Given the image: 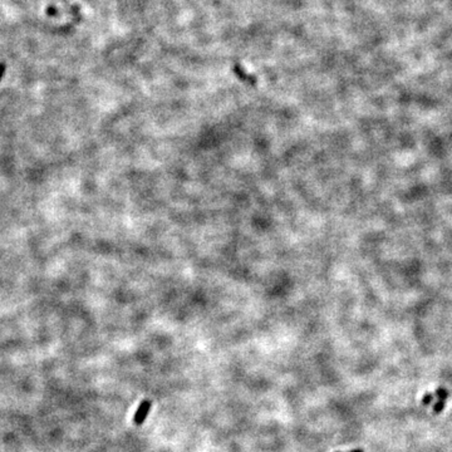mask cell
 Returning a JSON list of instances; mask_svg holds the SVG:
<instances>
[{
	"label": "cell",
	"instance_id": "6da1fadb",
	"mask_svg": "<svg viewBox=\"0 0 452 452\" xmlns=\"http://www.w3.org/2000/svg\"><path fill=\"white\" fill-rule=\"evenodd\" d=\"M151 406H152V403H151V401H148V399H145V401L141 402L137 411H136L135 417H133V421H135V423L137 424V426H141V424L145 422L146 417H147L148 412H150L151 409Z\"/></svg>",
	"mask_w": 452,
	"mask_h": 452
},
{
	"label": "cell",
	"instance_id": "7a4b0ae2",
	"mask_svg": "<svg viewBox=\"0 0 452 452\" xmlns=\"http://www.w3.org/2000/svg\"><path fill=\"white\" fill-rule=\"evenodd\" d=\"M437 396H438V402H437V403L433 406L434 413H439V412L443 409L444 402H446V398H447V396H448V393H447V391L444 388H438L437 389Z\"/></svg>",
	"mask_w": 452,
	"mask_h": 452
},
{
	"label": "cell",
	"instance_id": "3957f363",
	"mask_svg": "<svg viewBox=\"0 0 452 452\" xmlns=\"http://www.w3.org/2000/svg\"><path fill=\"white\" fill-rule=\"evenodd\" d=\"M432 399H433V396H432L431 393L424 394V397H423V398H422V404H423V406H427V404L431 403Z\"/></svg>",
	"mask_w": 452,
	"mask_h": 452
},
{
	"label": "cell",
	"instance_id": "277c9868",
	"mask_svg": "<svg viewBox=\"0 0 452 452\" xmlns=\"http://www.w3.org/2000/svg\"><path fill=\"white\" fill-rule=\"evenodd\" d=\"M5 69H7V68H5V64H4V63H0V80H2V78L4 77Z\"/></svg>",
	"mask_w": 452,
	"mask_h": 452
},
{
	"label": "cell",
	"instance_id": "5b68a950",
	"mask_svg": "<svg viewBox=\"0 0 452 452\" xmlns=\"http://www.w3.org/2000/svg\"><path fill=\"white\" fill-rule=\"evenodd\" d=\"M348 452H364V451L362 448H357V449H352V451H348Z\"/></svg>",
	"mask_w": 452,
	"mask_h": 452
}]
</instances>
